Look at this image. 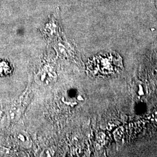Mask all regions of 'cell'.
Returning <instances> with one entry per match:
<instances>
[{"label": "cell", "mask_w": 157, "mask_h": 157, "mask_svg": "<svg viewBox=\"0 0 157 157\" xmlns=\"http://www.w3.org/2000/svg\"><path fill=\"white\" fill-rule=\"evenodd\" d=\"M155 6L157 9V0H155Z\"/></svg>", "instance_id": "3"}, {"label": "cell", "mask_w": 157, "mask_h": 157, "mask_svg": "<svg viewBox=\"0 0 157 157\" xmlns=\"http://www.w3.org/2000/svg\"><path fill=\"white\" fill-rule=\"evenodd\" d=\"M137 86L138 89V90L136 91V93L137 94V95H139L140 97L145 95L146 94V91H147L146 84L140 82L137 84Z\"/></svg>", "instance_id": "2"}, {"label": "cell", "mask_w": 157, "mask_h": 157, "mask_svg": "<svg viewBox=\"0 0 157 157\" xmlns=\"http://www.w3.org/2000/svg\"><path fill=\"white\" fill-rule=\"evenodd\" d=\"M123 68L122 59L116 53L95 56L89 62L87 71L95 77H107L117 74Z\"/></svg>", "instance_id": "1"}]
</instances>
